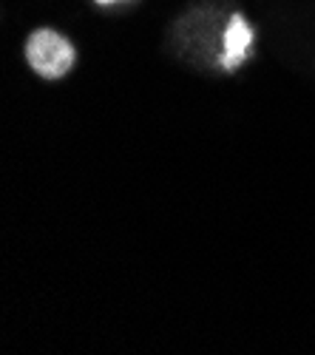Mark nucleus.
<instances>
[{
    "mask_svg": "<svg viewBox=\"0 0 315 355\" xmlns=\"http://www.w3.org/2000/svg\"><path fill=\"white\" fill-rule=\"evenodd\" d=\"M26 60L40 77L60 80L74 66V46L54 28H37L26 40Z\"/></svg>",
    "mask_w": 315,
    "mask_h": 355,
    "instance_id": "1",
    "label": "nucleus"
},
{
    "mask_svg": "<svg viewBox=\"0 0 315 355\" xmlns=\"http://www.w3.org/2000/svg\"><path fill=\"white\" fill-rule=\"evenodd\" d=\"M100 6H111V3H120V0H97Z\"/></svg>",
    "mask_w": 315,
    "mask_h": 355,
    "instance_id": "3",
    "label": "nucleus"
},
{
    "mask_svg": "<svg viewBox=\"0 0 315 355\" xmlns=\"http://www.w3.org/2000/svg\"><path fill=\"white\" fill-rule=\"evenodd\" d=\"M253 43V28L242 15H233L231 23L224 28V54H222V66L227 71H236L244 60Z\"/></svg>",
    "mask_w": 315,
    "mask_h": 355,
    "instance_id": "2",
    "label": "nucleus"
}]
</instances>
